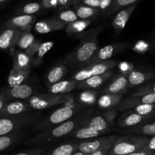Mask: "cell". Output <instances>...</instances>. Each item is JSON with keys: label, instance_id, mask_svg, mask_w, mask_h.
Wrapping results in <instances>:
<instances>
[{"label": "cell", "instance_id": "cell-1", "mask_svg": "<svg viewBox=\"0 0 155 155\" xmlns=\"http://www.w3.org/2000/svg\"><path fill=\"white\" fill-rule=\"evenodd\" d=\"M93 109L89 108L84 111L80 112L72 119L49 130L37 133L28 139L25 144L27 145L42 147L54 143L62 139H68L71 133L84 125L89 117L93 114Z\"/></svg>", "mask_w": 155, "mask_h": 155}, {"label": "cell", "instance_id": "cell-2", "mask_svg": "<svg viewBox=\"0 0 155 155\" xmlns=\"http://www.w3.org/2000/svg\"><path fill=\"white\" fill-rule=\"evenodd\" d=\"M101 30L102 27H98L86 34H81V42L68 54L65 58L66 63L71 66H83L87 63L99 48L98 36Z\"/></svg>", "mask_w": 155, "mask_h": 155}, {"label": "cell", "instance_id": "cell-3", "mask_svg": "<svg viewBox=\"0 0 155 155\" xmlns=\"http://www.w3.org/2000/svg\"><path fill=\"white\" fill-rule=\"evenodd\" d=\"M83 107L80 105L62 106L42 118L33 127V130L40 133L60 125L74 117L80 113V110H83Z\"/></svg>", "mask_w": 155, "mask_h": 155}, {"label": "cell", "instance_id": "cell-4", "mask_svg": "<svg viewBox=\"0 0 155 155\" xmlns=\"http://www.w3.org/2000/svg\"><path fill=\"white\" fill-rule=\"evenodd\" d=\"M40 115L23 114L20 116L0 117V136L20 133L30 127H34L38 122Z\"/></svg>", "mask_w": 155, "mask_h": 155}, {"label": "cell", "instance_id": "cell-5", "mask_svg": "<svg viewBox=\"0 0 155 155\" xmlns=\"http://www.w3.org/2000/svg\"><path fill=\"white\" fill-rule=\"evenodd\" d=\"M149 137L134 134L119 136L108 155H128L143 148L147 145Z\"/></svg>", "mask_w": 155, "mask_h": 155}, {"label": "cell", "instance_id": "cell-6", "mask_svg": "<svg viewBox=\"0 0 155 155\" xmlns=\"http://www.w3.org/2000/svg\"><path fill=\"white\" fill-rule=\"evenodd\" d=\"M73 95H54L51 93L34 95L27 100L31 109L44 110L55 106L57 104H64V105H72L70 101H73Z\"/></svg>", "mask_w": 155, "mask_h": 155}, {"label": "cell", "instance_id": "cell-7", "mask_svg": "<svg viewBox=\"0 0 155 155\" xmlns=\"http://www.w3.org/2000/svg\"><path fill=\"white\" fill-rule=\"evenodd\" d=\"M117 109L107 110L98 115L92 114L85 123V127H88L98 132H110V127L114 125L117 116Z\"/></svg>", "mask_w": 155, "mask_h": 155}, {"label": "cell", "instance_id": "cell-8", "mask_svg": "<svg viewBox=\"0 0 155 155\" xmlns=\"http://www.w3.org/2000/svg\"><path fill=\"white\" fill-rule=\"evenodd\" d=\"M117 63L116 61L109 60L86 67V68H83L80 71H79L78 72L76 73L73 76L72 80H76L78 83H80V82L87 80V79L90 78L92 77L105 74V73L111 71L114 68L117 66Z\"/></svg>", "mask_w": 155, "mask_h": 155}, {"label": "cell", "instance_id": "cell-9", "mask_svg": "<svg viewBox=\"0 0 155 155\" xmlns=\"http://www.w3.org/2000/svg\"><path fill=\"white\" fill-rule=\"evenodd\" d=\"M129 45L130 44L127 43V42H121V43L110 44V45H105L101 48H98L95 55L87 63L85 64L83 67L86 68V67L90 66V65L109 61V59L111 58L114 55L128 48Z\"/></svg>", "mask_w": 155, "mask_h": 155}, {"label": "cell", "instance_id": "cell-10", "mask_svg": "<svg viewBox=\"0 0 155 155\" xmlns=\"http://www.w3.org/2000/svg\"><path fill=\"white\" fill-rule=\"evenodd\" d=\"M151 118H152V117L142 116V115L136 113L133 110H127L118 118L116 125L119 128H132V127H136V126L142 124L147 120H149Z\"/></svg>", "mask_w": 155, "mask_h": 155}, {"label": "cell", "instance_id": "cell-11", "mask_svg": "<svg viewBox=\"0 0 155 155\" xmlns=\"http://www.w3.org/2000/svg\"><path fill=\"white\" fill-rule=\"evenodd\" d=\"M145 104H155V93L140 95V96L129 97L127 99L123 101L117 109L120 111H127L132 110L136 106Z\"/></svg>", "mask_w": 155, "mask_h": 155}, {"label": "cell", "instance_id": "cell-12", "mask_svg": "<svg viewBox=\"0 0 155 155\" xmlns=\"http://www.w3.org/2000/svg\"><path fill=\"white\" fill-rule=\"evenodd\" d=\"M31 109L27 101L17 100L8 102L0 112V117H15L25 114Z\"/></svg>", "mask_w": 155, "mask_h": 155}, {"label": "cell", "instance_id": "cell-13", "mask_svg": "<svg viewBox=\"0 0 155 155\" xmlns=\"http://www.w3.org/2000/svg\"><path fill=\"white\" fill-rule=\"evenodd\" d=\"M36 20L35 15H18L10 18L5 23L6 27L17 29L22 32H30L31 26Z\"/></svg>", "mask_w": 155, "mask_h": 155}, {"label": "cell", "instance_id": "cell-14", "mask_svg": "<svg viewBox=\"0 0 155 155\" xmlns=\"http://www.w3.org/2000/svg\"><path fill=\"white\" fill-rule=\"evenodd\" d=\"M22 31L17 29L6 27L0 33V50L5 51L16 46Z\"/></svg>", "mask_w": 155, "mask_h": 155}, {"label": "cell", "instance_id": "cell-15", "mask_svg": "<svg viewBox=\"0 0 155 155\" xmlns=\"http://www.w3.org/2000/svg\"><path fill=\"white\" fill-rule=\"evenodd\" d=\"M67 25L68 24L59 21L55 18H48L36 22L34 26V30L36 33L45 34V33L63 30L67 27Z\"/></svg>", "mask_w": 155, "mask_h": 155}, {"label": "cell", "instance_id": "cell-16", "mask_svg": "<svg viewBox=\"0 0 155 155\" xmlns=\"http://www.w3.org/2000/svg\"><path fill=\"white\" fill-rule=\"evenodd\" d=\"M8 99L27 100L33 96L35 92L34 88L30 85L21 84L15 87H9L8 89L3 90Z\"/></svg>", "mask_w": 155, "mask_h": 155}, {"label": "cell", "instance_id": "cell-17", "mask_svg": "<svg viewBox=\"0 0 155 155\" xmlns=\"http://www.w3.org/2000/svg\"><path fill=\"white\" fill-rule=\"evenodd\" d=\"M120 133L145 136H155V117L147 120L146 121L136 127L120 130Z\"/></svg>", "mask_w": 155, "mask_h": 155}, {"label": "cell", "instance_id": "cell-18", "mask_svg": "<svg viewBox=\"0 0 155 155\" xmlns=\"http://www.w3.org/2000/svg\"><path fill=\"white\" fill-rule=\"evenodd\" d=\"M138 4L128 6L127 8L121 9L118 12V13L115 15L114 18L112 21V27H114L117 33H120L124 30L128 22L129 19L133 15V12L137 7Z\"/></svg>", "mask_w": 155, "mask_h": 155}, {"label": "cell", "instance_id": "cell-19", "mask_svg": "<svg viewBox=\"0 0 155 155\" xmlns=\"http://www.w3.org/2000/svg\"><path fill=\"white\" fill-rule=\"evenodd\" d=\"M113 76L114 72L110 71L105 74L92 77L87 80L80 82L77 88L79 89H83V90H94V89H98V87L102 86L107 80L111 78Z\"/></svg>", "mask_w": 155, "mask_h": 155}, {"label": "cell", "instance_id": "cell-20", "mask_svg": "<svg viewBox=\"0 0 155 155\" xmlns=\"http://www.w3.org/2000/svg\"><path fill=\"white\" fill-rule=\"evenodd\" d=\"M108 137L109 136H101V137L89 139V140L78 142L77 151H80L86 154L90 155L96 151L98 148H101L103 144L107 140Z\"/></svg>", "mask_w": 155, "mask_h": 155}, {"label": "cell", "instance_id": "cell-21", "mask_svg": "<svg viewBox=\"0 0 155 155\" xmlns=\"http://www.w3.org/2000/svg\"><path fill=\"white\" fill-rule=\"evenodd\" d=\"M129 87V80L127 76L118 74L111 80L110 83L104 89V93L120 94L125 92Z\"/></svg>", "mask_w": 155, "mask_h": 155}, {"label": "cell", "instance_id": "cell-22", "mask_svg": "<svg viewBox=\"0 0 155 155\" xmlns=\"http://www.w3.org/2000/svg\"><path fill=\"white\" fill-rule=\"evenodd\" d=\"M124 94H110L104 93L101 95L98 99V106L102 110H114V107H118L122 102Z\"/></svg>", "mask_w": 155, "mask_h": 155}, {"label": "cell", "instance_id": "cell-23", "mask_svg": "<svg viewBox=\"0 0 155 155\" xmlns=\"http://www.w3.org/2000/svg\"><path fill=\"white\" fill-rule=\"evenodd\" d=\"M110 132H98L96 130H93L92 128H89L88 127H85L84 125L82 126L79 129L71 133L68 138H72V139H79V140H89V139H95L98 138L99 136H103L104 134Z\"/></svg>", "mask_w": 155, "mask_h": 155}, {"label": "cell", "instance_id": "cell-24", "mask_svg": "<svg viewBox=\"0 0 155 155\" xmlns=\"http://www.w3.org/2000/svg\"><path fill=\"white\" fill-rule=\"evenodd\" d=\"M155 77V71H141L133 70L128 76L129 87H134L146 83Z\"/></svg>", "mask_w": 155, "mask_h": 155}, {"label": "cell", "instance_id": "cell-25", "mask_svg": "<svg viewBox=\"0 0 155 155\" xmlns=\"http://www.w3.org/2000/svg\"><path fill=\"white\" fill-rule=\"evenodd\" d=\"M30 69H18L12 68L8 77V83L9 87H15L24 84L30 75Z\"/></svg>", "mask_w": 155, "mask_h": 155}, {"label": "cell", "instance_id": "cell-26", "mask_svg": "<svg viewBox=\"0 0 155 155\" xmlns=\"http://www.w3.org/2000/svg\"><path fill=\"white\" fill-rule=\"evenodd\" d=\"M79 83L76 80H61L48 86V92L54 95H66L77 87Z\"/></svg>", "mask_w": 155, "mask_h": 155}, {"label": "cell", "instance_id": "cell-27", "mask_svg": "<svg viewBox=\"0 0 155 155\" xmlns=\"http://www.w3.org/2000/svg\"><path fill=\"white\" fill-rule=\"evenodd\" d=\"M78 142H67L58 145L53 149L46 151L42 155H71L77 151Z\"/></svg>", "mask_w": 155, "mask_h": 155}, {"label": "cell", "instance_id": "cell-28", "mask_svg": "<svg viewBox=\"0 0 155 155\" xmlns=\"http://www.w3.org/2000/svg\"><path fill=\"white\" fill-rule=\"evenodd\" d=\"M67 73H68V68L64 65L61 64H57L54 68H51L47 74V83L49 84V86H51V85L55 84V83L61 81Z\"/></svg>", "mask_w": 155, "mask_h": 155}, {"label": "cell", "instance_id": "cell-29", "mask_svg": "<svg viewBox=\"0 0 155 155\" xmlns=\"http://www.w3.org/2000/svg\"><path fill=\"white\" fill-rule=\"evenodd\" d=\"M33 65V58L25 51H18L13 58V68L18 69H30Z\"/></svg>", "mask_w": 155, "mask_h": 155}, {"label": "cell", "instance_id": "cell-30", "mask_svg": "<svg viewBox=\"0 0 155 155\" xmlns=\"http://www.w3.org/2000/svg\"><path fill=\"white\" fill-rule=\"evenodd\" d=\"M74 11L77 13L79 19L91 20L99 14V9L89 7L83 4H77L74 5Z\"/></svg>", "mask_w": 155, "mask_h": 155}, {"label": "cell", "instance_id": "cell-31", "mask_svg": "<svg viewBox=\"0 0 155 155\" xmlns=\"http://www.w3.org/2000/svg\"><path fill=\"white\" fill-rule=\"evenodd\" d=\"M24 135L21 132L0 136V152L8 149L23 139Z\"/></svg>", "mask_w": 155, "mask_h": 155}, {"label": "cell", "instance_id": "cell-32", "mask_svg": "<svg viewBox=\"0 0 155 155\" xmlns=\"http://www.w3.org/2000/svg\"><path fill=\"white\" fill-rule=\"evenodd\" d=\"M92 22V20L79 19L74 22L68 24L66 27V33L68 34H80L83 33Z\"/></svg>", "mask_w": 155, "mask_h": 155}, {"label": "cell", "instance_id": "cell-33", "mask_svg": "<svg viewBox=\"0 0 155 155\" xmlns=\"http://www.w3.org/2000/svg\"><path fill=\"white\" fill-rule=\"evenodd\" d=\"M54 43L52 41L42 42L40 47L38 49L37 52L35 54L34 57L33 58V65H34V66L40 65L42 64L44 56L45 55L47 52H48L51 49V48L54 46Z\"/></svg>", "mask_w": 155, "mask_h": 155}, {"label": "cell", "instance_id": "cell-34", "mask_svg": "<svg viewBox=\"0 0 155 155\" xmlns=\"http://www.w3.org/2000/svg\"><path fill=\"white\" fill-rule=\"evenodd\" d=\"M35 42H36V39L33 33L30 32H22L18 39L16 46H18L21 50L26 51Z\"/></svg>", "mask_w": 155, "mask_h": 155}, {"label": "cell", "instance_id": "cell-35", "mask_svg": "<svg viewBox=\"0 0 155 155\" xmlns=\"http://www.w3.org/2000/svg\"><path fill=\"white\" fill-rule=\"evenodd\" d=\"M42 8V4L37 2H32L25 4L21 6L18 10V13L19 15H33L34 14L38 13Z\"/></svg>", "mask_w": 155, "mask_h": 155}, {"label": "cell", "instance_id": "cell-36", "mask_svg": "<svg viewBox=\"0 0 155 155\" xmlns=\"http://www.w3.org/2000/svg\"><path fill=\"white\" fill-rule=\"evenodd\" d=\"M55 18L68 24L79 20L78 16H77L75 11L73 10V9L68 8L63 9L61 12H60L58 14L57 17Z\"/></svg>", "mask_w": 155, "mask_h": 155}, {"label": "cell", "instance_id": "cell-37", "mask_svg": "<svg viewBox=\"0 0 155 155\" xmlns=\"http://www.w3.org/2000/svg\"><path fill=\"white\" fill-rule=\"evenodd\" d=\"M118 138H119L118 135H110V136H109L107 140L103 144L102 146L90 155H108L114 144L115 143V142H116Z\"/></svg>", "mask_w": 155, "mask_h": 155}, {"label": "cell", "instance_id": "cell-38", "mask_svg": "<svg viewBox=\"0 0 155 155\" xmlns=\"http://www.w3.org/2000/svg\"><path fill=\"white\" fill-rule=\"evenodd\" d=\"M97 94L95 90H84L80 94L78 101L84 105H92L96 102Z\"/></svg>", "mask_w": 155, "mask_h": 155}, {"label": "cell", "instance_id": "cell-39", "mask_svg": "<svg viewBox=\"0 0 155 155\" xmlns=\"http://www.w3.org/2000/svg\"><path fill=\"white\" fill-rule=\"evenodd\" d=\"M140 1H142V0H114L113 5L107 13V15H111L114 12H119L124 8H127L128 6L133 5L135 4H138V2Z\"/></svg>", "mask_w": 155, "mask_h": 155}, {"label": "cell", "instance_id": "cell-40", "mask_svg": "<svg viewBox=\"0 0 155 155\" xmlns=\"http://www.w3.org/2000/svg\"><path fill=\"white\" fill-rule=\"evenodd\" d=\"M130 110H133L136 113L142 115V116H151L152 117H155V104H140V105L133 107Z\"/></svg>", "mask_w": 155, "mask_h": 155}, {"label": "cell", "instance_id": "cell-41", "mask_svg": "<svg viewBox=\"0 0 155 155\" xmlns=\"http://www.w3.org/2000/svg\"><path fill=\"white\" fill-rule=\"evenodd\" d=\"M151 93H155V81L139 88L136 92L132 93L131 96H140Z\"/></svg>", "mask_w": 155, "mask_h": 155}, {"label": "cell", "instance_id": "cell-42", "mask_svg": "<svg viewBox=\"0 0 155 155\" xmlns=\"http://www.w3.org/2000/svg\"><path fill=\"white\" fill-rule=\"evenodd\" d=\"M45 152V147H39V148H31L27 151H21L13 155H42Z\"/></svg>", "mask_w": 155, "mask_h": 155}, {"label": "cell", "instance_id": "cell-43", "mask_svg": "<svg viewBox=\"0 0 155 155\" xmlns=\"http://www.w3.org/2000/svg\"><path fill=\"white\" fill-rule=\"evenodd\" d=\"M114 1V0H100L99 8H98L100 12H104L105 15H107L113 5Z\"/></svg>", "mask_w": 155, "mask_h": 155}, {"label": "cell", "instance_id": "cell-44", "mask_svg": "<svg viewBox=\"0 0 155 155\" xmlns=\"http://www.w3.org/2000/svg\"><path fill=\"white\" fill-rule=\"evenodd\" d=\"M119 69L120 71L121 74H124V75L128 77L130 73L133 71V65L128 62L124 61L119 64Z\"/></svg>", "mask_w": 155, "mask_h": 155}, {"label": "cell", "instance_id": "cell-45", "mask_svg": "<svg viewBox=\"0 0 155 155\" xmlns=\"http://www.w3.org/2000/svg\"><path fill=\"white\" fill-rule=\"evenodd\" d=\"M80 2V0H58V7L61 9L68 8L71 5H76Z\"/></svg>", "mask_w": 155, "mask_h": 155}, {"label": "cell", "instance_id": "cell-46", "mask_svg": "<svg viewBox=\"0 0 155 155\" xmlns=\"http://www.w3.org/2000/svg\"><path fill=\"white\" fill-rule=\"evenodd\" d=\"M41 43H42V42H39V41H36V42H35L34 43H33V45L30 47V48H28L27 50H26V51H25V52L27 53L29 56H30V57L33 58L34 57L35 54H36V52H37L39 48L40 47Z\"/></svg>", "mask_w": 155, "mask_h": 155}, {"label": "cell", "instance_id": "cell-47", "mask_svg": "<svg viewBox=\"0 0 155 155\" xmlns=\"http://www.w3.org/2000/svg\"><path fill=\"white\" fill-rule=\"evenodd\" d=\"M43 8L51 9L58 6V0H41Z\"/></svg>", "mask_w": 155, "mask_h": 155}, {"label": "cell", "instance_id": "cell-48", "mask_svg": "<svg viewBox=\"0 0 155 155\" xmlns=\"http://www.w3.org/2000/svg\"><path fill=\"white\" fill-rule=\"evenodd\" d=\"M80 4L85 5L94 8H99L100 0H80Z\"/></svg>", "mask_w": 155, "mask_h": 155}, {"label": "cell", "instance_id": "cell-49", "mask_svg": "<svg viewBox=\"0 0 155 155\" xmlns=\"http://www.w3.org/2000/svg\"><path fill=\"white\" fill-rule=\"evenodd\" d=\"M147 48H148V45L146 42H145L144 41H139L135 45L133 49L137 52H144L146 51Z\"/></svg>", "mask_w": 155, "mask_h": 155}, {"label": "cell", "instance_id": "cell-50", "mask_svg": "<svg viewBox=\"0 0 155 155\" xmlns=\"http://www.w3.org/2000/svg\"><path fill=\"white\" fill-rule=\"evenodd\" d=\"M145 148L155 155V136L149 137L148 143L145 145Z\"/></svg>", "mask_w": 155, "mask_h": 155}, {"label": "cell", "instance_id": "cell-51", "mask_svg": "<svg viewBox=\"0 0 155 155\" xmlns=\"http://www.w3.org/2000/svg\"><path fill=\"white\" fill-rule=\"evenodd\" d=\"M8 101V99L7 97H6L5 94L4 93L3 91H2V92H0V112L2 110L3 107H5V105L7 104Z\"/></svg>", "mask_w": 155, "mask_h": 155}, {"label": "cell", "instance_id": "cell-52", "mask_svg": "<svg viewBox=\"0 0 155 155\" xmlns=\"http://www.w3.org/2000/svg\"><path fill=\"white\" fill-rule=\"evenodd\" d=\"M128 155H154V154H152L150 151H148L145 146L143 148H142V149L135 151V152L133 153H131V154Z\"/></svg>", "mask_w": 155, "mask_h": 155}, {"label": "cell", "instance_id": "cell-53", "mask_svg": "<svg viewBox=\"0 0 155 155\" xmlns=\"http://www.w3.org/2000/svg\"><path fill=\"white\" fill-rule=\"evenodd\" d=\"M71 155H88V154H84V153L83 152H80V151H76L75 153H74V154Z\"/></svg>", "mask_w": 155, "mask_h": 155}, {"label": "cell", "instance_id": "cell-54", "mask_svg": "<svg viewBox=\"0 0 155 155\" xmlns=\"http://www.w3.org/2000/svg\"><path fill=\"white\" fill-rule=\"evenodd\" d=\"M10 0H0V5H2L5 4L8 2H9Z\"/></svg>", "mask_w": 155, "mask_h": 155}]
</instances>
